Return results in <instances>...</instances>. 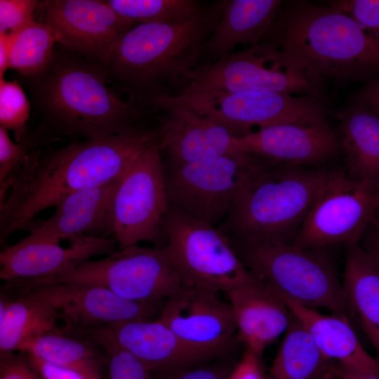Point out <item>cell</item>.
Returning a JSON list of instances; mask_svg holds the SVG:
<instances>
[{
    "instance_id": "8d00e7d4",
    "label": "cell",
    "mask_w": 379,
    "mask_h": 379,
    "mask_svg": "<svg viewBox=\"0 0 379 379\" xmlns=\"http://www.w3.org/2000/svg\"><path fill=\"white\" fill-rule=\"evenodd\" d=\"M26 355L30 366L41 379H102L75 368L51 364L35 357Z\"/></svg>"
},
{
    "instance_id": "e575fe53",
    "label": "cell",
    "mask_w": 379,
    "mask_h": 379,
    "mask_svg": "<svg viewBox=\"0 0 379 379\" xmlns=\"http://www.w3.org/2000/svg\"><path fill=\"white\" fill-rule=\"evenodd\" d=\"M39 1L0 0V34L15 32L35 21Z\"/></svg>"
},
{
    "instance_id": "f546056e",
    "label": "cell",
    "mask_w": 379,
    "mask_h": 379,
    "mask_svg": "<svg viewBox=\"0 0 379 379\" xmlns=\"http://www.w3.org/2000/svg\"><path fill=\"white\" fill-rule=\"evenodd\" d=\"M10 33L9 69L27 79L39 74L51 63L58 43L49 26L35 20Z\"/></svg>"
},
{
    "instance_id": "60d3db41",
    "label": "cell",
    "mask_w": 379,
    "mask_h": 379,
    "mask_svg": "<svg viewBox=\"0 0 379 379\" xmlns=\"http://www.w3.org/2000/svg\"><path fill=\"white\" fill-rule=\"evenodd\" d=\"M353 101L379 111V77L360 89Z\"/></svg>"
},
{
    "instance_id": "d6986e66",
    "label": "cell",
    "mask_w": 379,
    "mask_h": 379,
    "mask_svg": "<svg viewBox=\"0 0 379 379\" xmlns=\"http://www.w3.org/2000/svg\"><path fill=\"white\" fill-rule=\"evenodd\" d=\"M141 105L165 112L157 128L159 147L166 166H178L200 159L237 151L234 137L225 128L187 103L161 95Z\"/></svg>"
},
{
    "instance_id": "f1b7e54d",
    "label": "cell",
    "mask_w": 379,
    "mask_h": 379,
    "mask_svg": "<svg viewBox=\"0 0 379 379\" xmlns=\"http://www.w3.org/2000/svg\"><path fill=\"white\" fill-rule=\"evenodd\" d=\"M100 348L90 340L56 331L35 336L19 352L101 378L100 368L107 364V357Z\"/></svg>"
},
{
    "instance_id": "3957f363",
    "label": "cell",
    "mask_w": 379,
    "mask_h": 379,
    "mask_svg": "<svg viewBox=\"0 0 379 379\" xmlns=\"http://www.w3.org/2000/svg\"><path fill=\"white\" fill-rule=\"evenodd\" d=\"M224 4L221 0L206 4L185 20L133 26L114 49L105 69L109 82L140 105L152 98L180 94L198 67Z\"/></svg>"
},
{
    "instance_id": "ffe728a7",
    "label": "cell",
    "mask_w": 379,
    "mask_h": 379,
    "mask_svg": "<svg viewBox=\"0 0 379 379\" xmlns=\"http://www.w3.org/2000/svg\"><path fill=\"white\" fill-rule=\"evenodd\" d=\"M68 247L59 241L27 235L0 253V278L4 281L40 279L69 272L93 257L117 251V242L104 237L80 234L69 239Z\"/></svg>"
},
{
    "instance_id": "d590c367",
    "label": "cell",
    "mask_w": 379,
    "mask_h": 379,
    "mask_svg": "<svg viewBox=\"0 0 379 379\" xmlns=\"http://www.w3.org/2000/svg\"><path fill=\"white\" fill-rule=\"evenodd\" d=\"M328 5L347 14L364 27L379 33V0H335Z\"/></svg>"
},
{
    "instance_id": "e0dca14e",
    "label": "cell",
    "mask_w": 379,
    "mask_h": 379,
    "mask_svg": "<svg viewBox=\"0 0 379 379\" xmlns=\"http://www.w3.org/2000/svg\"><path fill=\"white\" fill-rule=\"evenodd\" d=\"M234 146L270 163L303 167L324 163L341 149L325 113L234 136Z\"/></svg>"
},
{
    "instance_id": "7bdbcfd3",
    "label": "cell",
    "mask_w": 379,
    "mask_h": 379,
    "mask_svg": "<svg viewBox=\"0 0 379 379\" xmlns=\"http://www.w3.org/2000/svg\"><path fill=\"white\" fill-rule=\"evenodd\" d=\"M338 379H379V372L359 369L342 368L337 366Z\"/></svg>"
},
{
    "instance_id": "7402d4cb",
    "label": "cell",
    "mask_w": 379,
    "mask_h": 379,
    "mask_svg": "<svg viewBox=\"0 0 379 379\" xmlns=\"http://www.w3.org/2000/svg\"><path fill=\"white\" fill-rule=\"evenodd\" d=\"M235 319L237 338L245 349L262 354L288 329L286 302L257 279L226 293Z\"/></svg>"
},
{
    "instance_id": "ab89813d",
    "label": "cell",
    "mask_w": 379,
    "mask_h": 379,
    "mask_svg": "<svg viewBox=\"0 0 379 379\" xmlns=\"http://www.w3.org/2000/svg\"><path fill=\"white\" fill-rule=\"evenodd\" d=\"M230 371L220 365L206 363L168 373L167 377L164 379H227Z\"/></svg>"
},
{
    "instance_id": "30bf717a",
    "label": "cell",
    "mask_w": 379,
    "mask_h": 379,
    "mask_svg": "<svg viewBox=\"0 0 379 379\" xmlns=\"http://www.w3.org/2000/svg\"><path fill=\"white\" fill-rule=\"evenodd\" d=\"M163 248L185 286L225 293L256 278L220 229L169 209L164 222Z\"/></svg>"
},
{
    "instance_id": "f6af8a7d",
    "label": "cell",
    "mask_w": 379,
    "mask_h": 379,
    "mask_svg": "<svg viewBox=\"0 0 379 379\" xmlns=\"http://www.w3.org/2000/svg\"><path fill=\"white\" fill-rule=\"evenodd\" d=\"M371 225L379 234V189L375 194L373 217Z\"/></svg>"
},
{
    "instance_id": "1f68e13d",
    "label": "cell",
    "mask_w": 379,
    "mask_h": 379,
    "mask_svg": "<svg viewBox=\"0 0 379 379\" xmlns=\"http://www.w3.org/2000/svg\"><path fill=\"white\" fill-rule=\"evenodd\" d=\"M8 131L0 126V201L6 198L12 178L20 163L32 151L53 138L39 126L34 132L28 131L19 142H14Z\"/></svg>"
},
{
    "instance_id": "ac0fdd59",
    "label": "cell",
    "mask_w": 379,
    "mask_h": 379,
    "mask_svg": "<svg viewBox=\"0 0 379 379\" xmlns=\"http://www.w3.org/2000/svg\"><path fill=\"white\" fill-rule=\"evenodd\" d=\"M6 283L29 291L49 303L67 321V328L149 319L157 308V304L129 300L96 285L27 284L18 281Z\"/></svg>"
},
{
    "instance_id": "603a6c76",
    "label": "cell",
    "mask_w": 379,
    "mask_h": 379,
    "mask_svg": "<svg viewBox=\"0 0 379 379\" xmlns=\"http://www.w3.org/2000/svg\"><path fill=\"white\" fill-rule=\"evenodd\" d=\"M282 6L280 0H225L218 20L203 46V65L231 54L238 45L251 47L263 41Z\"/></svg>"
},
{
    "instance_id": "7c38bea8",
    "label": "cell",
    "mask_w": 379,
    "mask_h": 379,
    "mask_svg": "<svg viewBox=\"0 0 379 379\" xmlns=\"http://www.w3.org/2000/svg\"><path fill=\"white\" fill-rule=\"evenodd\" d=\"M375 192L346 172L329 171L291 244L310 248L359 244L373 221Z\"/></svg>"
},
{
    "instance_id": "4316f807",
    "label": "cell",
    "mask_w": 379,
    "mask_h": 379,
    "mask_svg": "<svg viewBox=\"0 0 379 379\" xmlns=\"http://www.w3.org/2000/svg\"><path fill=\"white\" fill-rule=\"evenodd\" d=\"M15 291L13 299L1 293L0 357L19 352L21 347L40 334L60 331L56 326L58 312L33 293L6 286Z\"/></svg>"
},
{
    "instance_id": "4fadbf2b",
    "label": "cell",
    "mask_w": 379,
    "mask_h": 379,
    "mask_svg": "<svg viewBox=\"0 0 379 379\" xmlns=\"http://www.w3.org/2000/svg\"><path fill=\"white\" fill-rule=\"evenodd\" d=\"M173 98L225 128L233 136L325 113L321 98L274 91L209 92Z\"/></svg>"
},
{
    "instance_id": "6da1fadb",
    "label": "cell",
    "mask_w": 379,
    "mask_h": 379,
    "mask_svg": "<svg viewBox=\"0 0 379 379\" xmlns=\"http://www.w3.org/2000/svg\"><path fill=\"white\" fill-rule=\"evenodd\" d=\"M157 142V128L135 127L57 149H34L16 169L0 201L1 244L68 194L120 179Z\"/></svg>"
},
{
    "instance_id": "8992f818",
    "label": "cell",
    "mask_w": 379,
    "mask_h": 379,
    "mask_svg": "<svg viewBox=\"0 0 379 379\" xmlns=\"http://www.w3.org/2000/svg\"><path fill=\"white\" fill-rule=\"evenodd\" d=\"M229 239L253 276L284 302L326 308L349 319L342 283L328 248Z\"/></svg>"
},
{
    "instance_id": "8fae6325",
    "label": "cell",
    "mask_w": 379,
    "mask_h": 379,
    "mask_svg": "<svg viewBox=\"0 0 379 379\" xmlns=\"http://www.w3.org/2000/svg\"><path fill=\"white\" fill-rule=\"evenodd\" d=\"M170 209L159 142L133 162L118 182L112 205V234L119 249L152 242L163 247Z\"/></svg>"
},
{
    "instance_id": "44dd1931",
    "label": "cell",
    "mask_w": 379,
    "mask_h": 379,
    "mask_svg": "<svg viewBox=\"0 0 379 379\" xmlns=\"http://www.w3.org/2000/svg\"><path fill=\"white\" fill-rule=\"evenodd\" d=\"M120 179L68 194L46 220H32L24 229L29 236L62 241L80 234H112V205Z\"/></svg>"
},
{
    "instance_id": "52a82bcc",
    "label": "cell",
    "mask_w": 379,
    "mask_h": 379,
    "mask_svg": "<svg viewBox=\"0 0 379 379\" xmlns=\"http://www.w3.org/2000/svg\"><path fill=\"white\" fill-rule=\"evenodd\" d=\"M269 163L234 151L178 166L164 164L170 208L215 227L225 220L246 185Z\"/></svg>"
},
{
    "instance_id": "5b68a950",
    "label": "cell",
    "mask_w": 379,
    "mask_h": 379,
    "mask_svg": "<svg viewBox=\"0 0 379 379\" xmlns=\"http://www.w3.org/2000/svg\"><path fill=\"white\" fill-rule=\"evenodd\" d=\"M328 172L270 162L218 228L231 239L291 244Z\"/></svg>"
},
{
    "instance_id": "9c48e42d",
    "label": "cell",
    "mask_w": 379,
    "mask_h": 379,
    "mask_svg": "<svg viewBox=\"0 0 379 379\" xmlns=\"http://www.w3.org/2000/svg\"><path fill=\"white\" fill-rule=\"evenodd\" d=\"M27 283L96 285L129 300L154 304L168 300L184 286L180 273L163 247L138 244L119 249L102 259L85 261L65 274L30 279Z\"/></svg>"
},
{
    "instance_id": "bcb514c9",
    "label": "cell",
    "mask_w": 379,
    "mask_h": 379,
    "mask_svg": "<svg viewBox=\"0 0 379 379\" xmlns=\"http://www.w3.org/2000/svg\"><path fill=\"white\" fill-rule=\"evenodd\" d=\"M331 379H337L336 373Z\"/></svg>"
},
{
    "instance_id": "d4e9b609",
    "label": "cell",
    "mask_w": 379,
    "mask_h": 379,
    "mask_svg": "<svg viewBox=\"0 0 379 379\" xmlns=\"http://www.w3.org/2000/svg\"><path fill=\"white\" fill-rule=\"evenodd\" d=\"M340 148L346 173L374 190L379 189V111L353 101L338 114Z\"/></svg>"
},
{
    "instance_id": "836d02e7",
    "label": "cell",
    "mask_w": 379,
    "mask_h": 379,
    "mask_svg": "<svg viewBox=\"0 0 379 379\" xmlns=\"http://www.w3.org/2000/svg\"><path fill=\"white\" fill-rule=\"evenodd\" d=\"M100 347L107 354L109 379H152L151 371L131 353L112 345Z\"/></svg>"
},
{
    "instance_id": "74e56055",
    "label": "cell",
    "mask_w": 379,
    "mask_h": 379,
    "mask_svg": "<svg viewBox=\"0 0 379 379\" xmlns=\"http://www.w3.org/2000/svg\"><path fill=\"white\" fill-rule=\"evenodd\" d=\"M227 379H269L262 354L245 349L239 361L230 371Z\"/></svg>"
},
{
    "instance_id": "d6a6232c",
    "label": "cell",
    "mask_w": 379,
    "mask_h": 379,
    "mask_svg": "<svg viewBox=\"0 0 379 379\" xmlns=\"http://www.w3.org/2000/svg\"><path fill=\"white\" fill-rule=\"evenodd\" d=\"M30 109V102L20 83L0 79V124L13 132L16 142L28 132Z\"/></svg>"
},
{
    "instance_id": "9a60e30c",
    "label": "cell",
    "mask_w": 379,
    "mask_h": 379,
    "mask_svg": "<svg viewBox=\"0 0 379 379\" xmlns=\"http://www.w3.org/2000/svg\"><path fill=\"white\" fill-rule=\"evenodd\" d=\"M68 331L100 346L107 344L119 347L138 359L150 371L175 372L216 358L186 344L159 319L71 328Z\"/></svg>"
},
{
    "instance_id": "b9f144b4",
    "label": "cell",
    "mask_w": 379,
    "mask_h": 379,
    "mask_svg": "<svg viewBox=\"0 0 379 379\" xmlns=\"http://www.w3.org/2000/svg\"><path fill=\"white\" fill-rule=\"evenodd\" d=\"M11 39V33L0 34V79L9 69Z\"/></svg>"
},
{
    "instance_id": "83f0119b",
    "label": "cell",
    "mask_w": 379,
    "mask_h": 379,
    "mask_svg": "<svg viewBox=\"0 0 379 379\" xmlns=\"http://www.w3.org/2000/svg\"><path fill=\"white\" fill-rule=\"evenodd\" d=\"M337 365L327 359L292 314L269 370V379H331Z\"/></svg>"
},
{
    "instance_id": "277c9868",
    "label": "cell",
    "mask_w": 379,
    "mask_h": 379,
    "mask_svg": "<svg viewBox=\"0 0 379 379\" xmlns=\"http://www.w3.org/2000/svg\"><path fill=\"white\" fill-rule=\"evenodd\" d=\"M264 41L274 44L315 84L379 77V33L328 5L287 3Z\"/></svg>"
},
{
    "instance_id": "7a4b0ae2",
    "label": "cell",
    "mask_w": 379,
    "mask_h": 379,
    "mask_svg": "<svg viewBox=\"0 0 379 379\" xmlns=\"http://www.w3.org/2000/svg\"><path fill=\"white\" fill-rule=\"evenodd\" d=\"M35 109L47 133L93 139L126 132L154 109L121 98L108 86L105 69L56 46L51 63L27 79Z\"/></svg>"
},
{
    "instance_id": "4dcf8cb0",
    "label": "cell",
    "mask_w": 379,
    "mask_h": 379,
    "mask_svg": "<svg viewBox=\"0 0 379 379\" xmlns=\"http://www.w3.org/2000/svg\"><path fill=\"white\" fill-rule=\"evenodd\" d=\"M121 18L133 25L181 20L197 15L205 6L198 0H107Z\"/></svg>"
},
{
    "instance_id": "cb8c5ba5",
    "label": "cell",
    "mask_w": 379,
    "mask_h": 379,
    "mask_svg": "<svg viewBox=\"0 0 379 379\" xmlns=\"http://www.w3.org/2000/svg\"><path fill=\"white\" fill-rule=\"evenodd\" d=\"M285 302L327 359L342 368L379 372V360L364 349L348 318Z\"/></svg>"
},
{
    "instance_id": "ba28073f",
    "label": "cell",
    "mask_w": 379,
    "mask_h": 379,
    "mask_svg": "<svg viewBox=\"0 0 379 379\" xmlns=\"http://www.w3.org/2000/svg\"><path fill=\"white\" fill-rule=\"evenodd\" d=\"M321 86L267 41L199 65L178 97L209 92L274 91L321 98Z\"/></svg>"
},
{
    "instance_id": "ee69618b",
    "label": "cell",
    "mask_w": 379,
    "mask_h": 379,
    "mask_svg": "<svg viewBox=\"0 0 379 379\" xmlns=\"http://www.w3.org/2000/svg\"><path fill=\"white\" fill-rule=\"evenodd\" d=\"M361 240L364 241V247L379 261V234L371 225L367 228Z\"/></svg>"
},
{
    "instance_id": "f35d334b",
    "label": "cell",
    "mask_w": 379,
    "mask_h": 379,
    "mask_svg": "<svg viewBox=\"0 0 379 379\" xmlns=\"http://www.w3.org/2000/svg\"><path fill=\"white\" fill-rule=\"evenodd\" d=\"M0 358V379H41L27 358L14 353Z\"/></svg>"
},
{
    "instance_id": "484cf974",
    "label": "cell",
    "mask_w": 379,
    "mask_h": 379,
    "mask_svg": "<svg viewBox=\"0 0 379 379\" xmlns=\"http://www.w3.org/2000/svg\"><path fill=\"white\" fill-rule=\"evenodd\" d=\"M342 286L348 312L366 335L379 360V261L359 244L346 246Z\"/></svg>"
},
{
    "instance_id": "2e32d148",
    "label": "cell",
    "mask_w": 379,
    "mask_h": 379,
    "mask_svg": "<svg viewBox=\"0 0 379 379\" xmlns=\"http://www.w3.org/2000/svg\"><path fill=\"white\" fill-rule=\"evenodd\" d=\"M218 293L184 286L167 300L159 318L186 344L216 358L237 340L232 308Z\"/></svg>"
},
{
    "instance_id": "5bb4252c",
    "label": "cell",
    "mask_w": 379,
    "mask_h": 379,
    "mask_svg": "<svg viewBox=\"0 0 379 379\" xmlns=\"http://www.w3.org/2000/svg\"><path fill=\"white\" fill-rule=\"evenodd\" d=\"M36 11L58 44L105 69L120 38L135 26L105 1H40Z\"/></svg>"
}]
</instances>
